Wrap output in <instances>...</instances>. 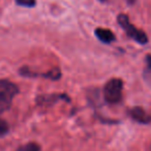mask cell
<instances>
[{
  "label": "cell",
  "instance_id": "1",
  "mask_svg": "<svg viewBox=\"0 0 151 151\" xmlns=\"http://www.w3.org/2000/svg\"><path fill=\"white\" fill-rule=\"evenodd\" d=\"M19 92L17 85L7 80H0V113L11 108L13 99Z\"/></svg>",
  "mask_w": 151,
  "mask_h": 151
},
{
  "label": "cell",
  "instance_id": "2",
  "mask_svg": "<svg viewBox=\"0 0 151 151\" xmlns=\"http://www.w3.org/2000/svg\"><path fill=\"white\" fill-rule=\"evenodd\" d=\"M117 20H118L119 25L121 26V28L125 31V33L127 34L132 40H134V42H139V44H141V45L147 44L148 37H147V35L145 34V32L134 27L129 22V19H128L127 16L121 14V15L118 16Z\"/></svg>",
  "mask_w": 151,
  "mask_h": 151
},
{
  "label": "cell",
  "instance_id": "3",
  "mask_svg": "<svg viewBox=\"0 0 151 151\" xmlns=\"http://www.w3.org/2000/svg\"><path fill=\"white\" fill-rule=\"evenodd\" d=\"M123 82L120 79H112L108 81L104 88V96L107 103L114 105L118 104L122 99Z\"/></svg>",
  "mask_w": 151,
  "mask_h": 151
},
{
  "label": "cell",
  "instance_id": "4",
  "mask_svg": "<svg viewBox=\"0 0 151 151\" xmlns=\"http://www.w3.org/2000/svg\"><path fill=\"white\" fill-rule=\"evenodd\" d=\"M20 73L24 77H42V78H48L51 79V80H57V79L60 78V70L58 68L52 69V70L48 71V73H34V71H31L28 67L24 66L23 68L20 69Z\"/></svg>",
  "mask_w": 151,
  "mask_h": 151
},
{
  "label": "cell",
  "instance_id": "5",
  "mask_svg": "<svg viewBox=\"0 0 151 151\" xmlns=\"http://www.w3.org/2000/svg\"><path fill=\"white\" fill-rule=\"evenodd\" d=\"M129 115L134 121L139 122V123L147 124L151 122V115L147 114L142 108L140 107H134L132 109H130Z\"/></svg>",
  "mask_w": 151,
  "mask_h": 151
},
{
  "label": "cell",
  "instance_id": "6",
  "mask_svg": "<svg viewBox=\"0 0 151 151\" xmlns=\"http://www.w3.org/2000/svg\"><path fill=\"white\" fill-rule=\"evenodd\" d=\"M95 35L104 44H111L115 40V35L113 32L105 28H97L95 30Z\"/></svg>",
  "mask_w": 151,
  "mask_h": 151
},
{
  "label": "cell",
  "instance_id": "7",
  "mask_svg": "<svg viewBox=\"0 0 151 151\" xmlns=\"http://www.w3.org/2000/svg\"><path fill=\"white\" fill-rule=\"evenodd\" d=\"M40 147L36 143H28V144L23 145V146L19 147L17 149V151H40Z\"/></svg>",
  "mask_w": 151,
  "mask_h": 151
},
{
  "label": "cell",
  "instance_id": "8",
  "mask_svg": "<svg viewBox=\"0 0 151 151\" xmlns=\"http://www.w3.org/2000/svg\"><path fill=\"white\" fill-rule=\"evenodd\" d=\"M9 126L7 124V122L5 120H3L2 118H0V137H3L9 132Z\"/></svg>",
  "mask_w": 151,
  "mask_h": 151
},
{
  "label": "cell",
  "instance_id": "9",
  "mask_svg": "<svg viewBox=\"0 0 151 151\" xmlns=\"http://www.w3.org/2000/svg\"><path fill=\"white\" fill-rule=\"evenodd\" d=\"M18 5L25 7H33L36 4L35 0H16Z\"/></svg>",
  "mask_w": 151,
  "mask_h": 151
},
{
  "label": "cell",
  "instance_id": "10",
  "mask_svg": "<svg viewBox=\"0 0 151 151\" xmlns=\"http://www.w3.org/2000/svg\"><path fill=\"white\" fill-rule=\"evenodd\" d=\"M146 62L149 68H151V55H147L146 56Z\"/></svg>",
  "mask_w": 151,
  "mask_h": 151
},
{
  "label": "cell",
  "instance_id": "11",
  "mask_svg": "<svg viewBox=\"0 0 151 151\" xmlns=\"http://www.w3.org/2000/svg\"><path fill=\"white\" fill-rule=\"evenodd\" d=\"M127 2L129 3V4H132V3L134 2V0H127Z\"/></svg>",
  "mask_w": 151,
  "mask_h": 151
},
{
  "label": "cell",
  "instance_id": "12",
  "mask_svg": "<svg viewBox=\"0 0 151 151\" xmlns=\"http://www.w3.org/2000/svg\"><path fill=\"white\" fill-rule=\"evenodd\" d=\"M99 1H101V2H105L106 0H99Z\"/></svg>",
  "mask_w": 151,
  "mask_h": 151
}]
</instances>
